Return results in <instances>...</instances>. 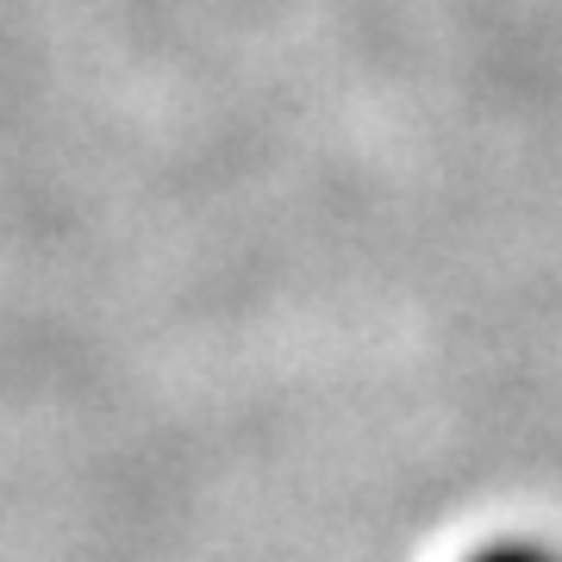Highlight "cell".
I'll use <instances>...</instances> for the list:
<instances>
[{"label": "cell", "instance_id": "6da1fadb", "mask_svg": "<svg viewBox=\"0 0 562 562\" xmlns=\"http://www.w3.org/2000/svg\"><path fill=\"white\" fill-rule=\"evenodd\" d=\"M462 562H562V550L557 543H543V538H487V543H475Z\"/></svg>", "mask_w": 562, "mask_h": 562}]
</instances>
